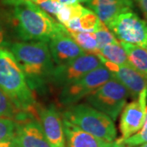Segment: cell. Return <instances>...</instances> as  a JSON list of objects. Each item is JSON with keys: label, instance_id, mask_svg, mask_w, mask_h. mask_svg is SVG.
<instances>
[{"label": "cell", "instance_id": "obj_1", "mask_svg": "<svg viewBox=\"0 0 147 147\" xmlns=\"http://www.w3.org/2000/svg\"><path fill=\"white\" fill-rule=\"evenodd\" d=\"M12 7L11 23L16 35L25 42H48L66 30L62 24L30 0H3Z\"/></svg>", "mask_w": 147, "mask_h": 147}, {"label": "cell", "instance_id": "obj_2", "mask_svg": "<svg viewBox=\"0 0 147 147\" xmlns=\"http://www.w3.org/2000/svg\"><path fill=\"white\" fill-rule=\"evenodd\" d=\"M7 49L20 65L30 89H41L50 82L55 65L47 42H14Z\"/></svg>", "mask_w": 147, "mask_h": 147}, {"label": "cell", "instance_id": "obj_3", "mask_svg": "<svg viewBox=\"0 0 147 147\" xmlns=\"http://www.w3.org/2000/svg\"><path fill=\"white\" fill-rule=\"evenodd\" d=\"M0 89L21 111L33 115L37 110L33 92L12 53L0 49Z\"/></svg>", "mask_w": 147, "mask_h": 147}, {"label": "cell", "instance_id": "obj_4", "mask_svg": "<svg viewBox=\"0 0 147 147\" xmlns=\"http://www.w3.org/2000/svg\"><path fill=\"white\" fill-rule=\"evenodd\" d=\"M62 119L105 142H113L115 140L117 131L114 121L88 103L66 107L62 113Z\"/></svg>", "mask_w": 147, "mask_h": 147}, {"label": "cell", "instance_id": "obj_5", "mask_svg": "<svg viewBox=\"0 0 147 147\" xmlns=\"http://www.w3.org/2000/svg\"><path fill=\"white\" fill-rule=\"evenodd\" d=\"M128 96L129 93L125 87L114 78L85 98L88 105L115 121L126 105Z\"/></svg>", "mask_w": 147, "mask_h": 147}, {"label": "cell", "instance_id": "obj_6", "mask_svg": "<svg viewBox=\"0 0 147 147\" xmlns=\"http://www.w3.org/2000/svg\"><path fill=\"white\" fill-rule=\"evenodd\" d=\"M112 79H114L113 74L104 65L100 66L81 79L61 88L59 100L66 107L74 105Z\"/></svg>", "mask_w": 147, "mask_h": 147}, {"label": "cell", "instance_id": "obj_7", "mask_svg": "<svg viewBox=\"0 0 147 147\" xmlns=\"http://www.w3.org/2000/svg\"><path fill=\"white\" fill-rule=\"evenodd\" d=\"M120 42L146 48L147 23L132 10L123 12L106 26Z\"/></svg>", "mask_w": 147, "mask_h": 147}, {"label": "cell", "instance_id": "obj_8", "mask_svg": "<svg viewBox=\"0 0 147 147\" xmlns=\"http://www.w3.org/2000/svg\"><path fill=\"white\" fill-rule=\"evenodd\" d=\"M102 65L100 58L95 55L85 53L69 63L56 65L50 82L63 88Z\"/></svg>", "mask_w": 147, "mask_h": 147}, {"label": "cell", "instance_id": "obj_9", "mask_svg": "<svg viewBox=\"0 0 147 147\" xmlns=\"http://www.w3.org/2000/svg\"><path fill=\"white\" fill-rule=\"evenodd\" d=\"M147 106V89L142 91L134 100L125 105L122 110L119 129L122 137L119 140H124L137 133L143 126Z\"/></svg>", "mask_w": 147, "mask_h": 147}, {"label": "cell", "instance_id": "obj_10", "mask_svg": "<svg viewBox=\"0 0 147 147\" xmlns=\"http://www.w3.org/2000/svg\"><path fill=\"white\" fill-rule=\"evenodd\" d=\"M39 123L50 147H66L62 118L54 105L37 108Z\"/></svg>", "mask_w": 147, "mask_h": 147}, {"label": "cell", "instance_id": "obj_11", "mask_svg": "<svg viewBox=\"0 0 147 147\" xmlns=\"http://www.w3.org/2000/svg\"><path fill=\"white\" fill-rule=\"evenodd\" d=\"M100 59L103 65L113 74L115 79L125 87L132 97L137 98L143 90L147 89V76L138 72L130 65H118L106 61L102 56Z\"/></svg>", "mask_w": 147, "mask_h": 147}, {"label": "cell", "instance_id": "obj_12", "mask_svg": "<svg viewBox=\"0 0 147 147\" xmlns=\"http://www.w3.org/2000/svg\"><path fill=\"white\" fill-rule=\"evenodd\" d=\"M48 47L57 65L69 63L86 53L69 35L67 29L53 37L48 42Z\"/></svg>", "mask_w": 147, "mask_h": 147}, {"label": "cell", "instance_id": "obj_13", "mask_svg": "<svg viewBox=\"0 0 147 147\" xmlns=\"http://www.w3.org/2000/svg\"><path fill=\"white\" fill-rule=\"evenodd\" d=\"M14 138L18 147H50L40 123L30 118L16 122Z\"/></svg>", "mask_w": 147, "mask_h": 147}, {"label": "cell", "instance_id": "obj_14", "mask_svg": "<svg viewBox=\"0 0 147 147\" xmlns=\"http://www.w3.org/2000/svg\"><path fill=\"white\" fill-rule=\"evenodd\" d=\"M98 19L107 26L119 14L131 10L132 0H88L85 3Z\"/></svg>", "mask_w": 147, "mask_h": 147}, {"label": "cell", "instance_id": "obj_15", "mask_svg": "<svg viewBox=\"0 0 147 147\" xmlns=\"http://www.w3.org/2000/svg\"><path fill=\"white\" fill-rule=\"evenodd\" d=\"M62 123L66 147H105L110 143L82 130L64 119Z\"/></svg>", "mask_w": 147, "mask_h": 147}, {"label": "cell", "instance_id": "obj_16", "mask_svg": "<svg viewBox=\"0 0 147 147\" xmlns=\"http://www.w3.org/2000/svg\"><path fill=\"white\" fill-rule=\"evenodd\" d=\"M126 52L129 65L138 72L147 76V51L144 47L127 42H120Z\"/></svg>", "mask_w": 147, "mask_h": 147}, {"label": "cell", "instance_id": "obj_17", "mask_svg": "<svg viewBox=\"0 0 147 147\" xmlns=\"http://www.w3.org/2000/svg\"><path fill=\"white\" fill-rule=\"evenodd\" d=\"M100 21L93 11L90 10L83 16L74 18L65 26L70 31L94 33L100 25Z\"/></svg>", "mask_w": 147, "mask_h": 147}, {"label": "cell", "instance_id": "obj_18", "mask_svg": "<svg viewBox=\"0 0 147 147\" xmlns=\"http://www.w3.org/2000/svg\"><path fill=\"white\" fill-rule=\"evenodd\" d=\"M69 36L73 38L79 47L88 54L95 55L97 57H101L100 50L98 48L96 38L94 33L92 32H75L68 30Z\"/></svg>", "mask_w": 147, "mask_h": 147}, {"label": "cell", "instance_id": "obj_19", "mask_svg": "<svg viewBox=\"0 0 147 147\" xmlns=\"http://www.w3.org/2000/svg\"><path fill=\"white\" fill-rule=\"evenodd\" d=\"M0 118H7L19 122L30 118V115L19 110L10 98L0 89Z\"/></svg>", "mask_w": 147, "mask_h": 147}, {"label": "cell", "instance_id": "obj_20", "mask_svg": "<svg viewBox=\"0 0 147 147\" xmlns=\"http://www.w3.org/2000/svg\"><path fill=\"white\" fill-rule=\"evenodd\" d=\"M99 50L103 58L111 63L118 65H129L126 52L121 46L120 42L108 44Z\"/></svg>", "mask_w": 147, "mask_h": 147}, {"label": "cell", "instance_id": "obj_21", "mask_svg": "<svg viewBox=\"0 0 147 147\" xmlns=\"http://www.w3.org/2000/svg\"><path fill=\"white\" fill-rule=\"evenodd\" d=\"M89 11L90 9L84 7L80 3L70 4V5L63 4L55 17L59 23L62 24L63 26H65L69 21H70L74 18L83 16L84 14L87 13Z\"/></svg>", "mask_w": 147, "mask_h": 147}, {"label": "cell", "instance_id": "obj_22", "mask_svg": "<svg viewBox=\"0 0 147 147\" xmlns=\"http://www.w3.org/2000/svg\"><path fill=\"white\" fill-rule=\"evenodd\" d=\"M94 34L96 38L97 45H98L99 49L108 45V44L119 42V41L113 34V33L109 30V28L101 21H100L98 28L96 29V30L94 32Z\"/></svg>", "mask_w": 147, "mask_h": 147}, {"label": "cell", "instance_id": "obj_23", "mask_svg": "<svg viewBox=\"0 0 147 147\" xmlns=\"http://www.w3.org/2000/svg\"><path fill=\"white\" fill-rule=\"evenodd\" d=\"M16 127V121L7 118H0V142L13 137Z\"/></svg>", "mask_w": 147, "mask_h": 147}, {"label": "cell", "instance_id": "obj_24", "mask_svg": "<svg viewBox=\"0 0 147 147\" xmlns=\"http://www.w3.org/2000/svg\"><path fill=\"white\" fill-rule=\"evenodd\" d=\"M11 25H12L11 19L9 21L4 15L0 13V49L7 48L11 43L8 36Z\"/></svg>", "mask_w": 147, "mask_h": 147}, {"label": "cell", "instance_id": "obj_25", "mask_svg": "<svg viewBox=\"0 0 147 147\" xmlns=\"http://www.w3.org/2000/svg\"><path fill=\"white\" fill-rule=\"evenodd\" d=\"M32 2L52 16H56L63 5L56 0H33Z\"/></svg>", "mask_w": 147, "mask_h": 147}, {"label": "cell", "instance_id": "obj_26", "mask_svg": "<svg viewBox=\"0 0 147 147\" xmlns=\"http://www.w3.org/2000/svg\"><path fill=\"white\" fill-rule=\"evenodd\" d=\"M118 142L123 143L125 146H139L147 142V131H138L137 133L124 140H118Z\"/></svg>", "mask_w": 147, "mask_h": 147}, {"label": "cell", "instance_id": "obj_27", "mask_svg": "<svg viewBox=\"0 0 147 147\" xmlns=\"http://www.w3.org/2000/svg\"><path fill=\"white\" fill-rule=\"evenodd\" d=\"M0 147H18L16 144L14 136L9 139H7L4 141L0 142Z\"/></svg>", "mask_w": 147, "mask_h": 147}, {"label": "cell", "instance_id": "obj_28", "mask_svg": "<svg viewBox=\"0 0 147 147\" xmlns=\"http://www.w3.org/2000/svg\"><path fill=\"white\" fill-rule=\"evenodd\" d=\"M137 2L140 6V8L146 18V21L147 23V0H137Z\"/></svg>", "mask_w": 147, "mask_h": 147}, {"label": "cell", "instance_id": "obj_29", "mask_svg": "<svg viewBox=\"0 0 147 147\" xmlns=\"http://www.w3.org/2000/svg\"><path fill=\"white\" fill-rule=\"evenodd\" d=\"M59 2L60 3L64 4V5H70V4H76V3H86L88 0H56Z\"/></svg>", "mask_w": 147, "mask_h": 147}, {"label": "cell", "instance_id": "obj_30", "mask_svg": "<svg viewBox=\"0 0 147 147\" xmlns=\"http://www.w3.org/2000/svg\"><path fill=\"white\" fill-rule=\"evenodd\" d=\"M105 147H126L123 143H121V142H118V141H116V142H110L107 146Z\"/></svg>", "mask_w": 147, "mask_h": 147}, {"label": "cell", "instance_id": "obj_31", "mask_svg": "<svg viewBox=\"0 0 147 147\" xmlns=\"http://www.w3.org/2000/svg\"><path fill=\"white\" fill-rule=\"evenodd\" d=\"M141 131H147V106H146V116H145V121H144V124L142 127L140 129ZM139 130V131H140Z\"/></svg>", "mask_w": 147, "mask_h": 147}, {"label": "cell", "instance_id": "obj_32", "mask_svg": "<svg viewBox=\"0 0 147 147\" xmlns=\"http://www.w3.org/2000/svg\"><path fill=\"white\" fill-rule=\"evenodd\" d=\"M138 147H147V142L146 143H144V144H142L141 146H139Z\"/></svg>", "mask_w": 147, "mask_h": 147}, {"label": "cell", "instance_id": "obj_33", "mask_svg": "<svg viewBox=\"0 0 147 147\" xmlns=\"http://www.w3.org/2000/svg\"><path fill=\"white\" fill-rule=\"evenodd\" d=\"M146 51H147V42H146Z\"/></svg>", "mask_w": 147, "mask_h": 147}, {"label": "cell", "instance_id": "obj_34", "mask_svg": "<svg viewBox=\"0 0 147 147\" xmlns=\"http://www.w3.org/2000/svg\"><path fill=\"white\" fill-rule=\"evenodd\" d=\"M132 1H133V2H134V1H137V0H132Z\"/></svg>", "mask_w": 147, "mask_h": 147}, {"label": "cell", "instance_id": "obj_35", "mask_svg": "<svg viewBox=\"0 0 147 147\" xmlns=\"http://www.w3.org/2000/svg\"><path fill=\"white\" fill-rule=\"evenodd\" d=\"M30 1H33V0H30Z\"/></svg>", "mask_w": 147, "mask_h": 147}]
</instances>
